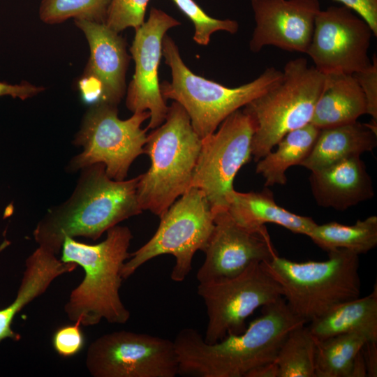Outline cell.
I'll list each match as a JSON object with an SVG mask.
<instances>
[{"label":"cell","instance_id":"cell-19","mask_svg":"<svg viewBox=\"0 0 377 377\" xmlns=\"http://www.w3.org/2000/svg\"><path fill=\"white\" fill-rule=\"evenodd\" d=\"M77 267L76 264L64 263L56 254L38 246L25 260V269L15 299L0 309V342L6 339L19 341L20 334L12 328L16 315L43 295L57 277L73 272Z\"/></svg>","mask_w":377,"mask_h":377},{"label":"cell","instance_id":"cell-20","mask_svg":"<svg viewBox=\"0 0 377 377\" xmlns=\"http://www.w3.org/2000/svg\"><path fill=\"white\" fill-rule=\"evenodd\" d=\"M226 209L237 223L249 229L274 223L293 233L309 236L317 225L311 217L292 213L279 206L267 188L246 193L234 189L227 197Z\"/></svg>","mask_w":377,"mask_h":377},{"label":"cell","instance_id":"cell-6","mask_svg":"<svg viewBox=\"0 0 377 377\" xmlns=\"http://www.w3.org/2000/svg\"><path fill=\"white\" fill-rule=\"evenodd\" d=\"M328 256L324 261L295 262L277 256L263 263L281 286L290 309L306 323L360 297L359 255L337 249Z\"/></svg>","mask_w":377,"mask_h":377},{"label":"cell","instance_id":"cell-33","mask_svg":"<svg viewBox=\"0 0 377 377\" xmlns=\"http://www.w3.org/2000/svg\"><path fill=\"white\" fill-rule=\"evenodd\" d=\"M349 7L362 17L377 36V0H335Z\"/></svg>","mask_w":377,"mask_h":377},{"label":"cell","instance_id":"cell-3","mask_svg":"<svg viewBox=\"0 0 377 377\" xmlns=\"http://www.w3.org/2000/svg\"><path fill=\"white\" fill-rule=\"evenodd\" d=\"M96 244L65 237L60 260L82 267L84 276L70 293L64 311L73 323L93 326L104 319L110 324H125L131 313L123 304L119 290L122 268L129 258L133 238L126 226H115Z\"/></svg>","mask_w":377,"mask_h":377},{"label":"cell","instance_id":"cell-23","mask_svg":"<svg viewBox=\"0 0 377 377\" xmlns=\"http://www.w3.org/2000/svg\"><path fill=\"white\" fill-rule=\"evenodd\" d=\"M310 323L308 327L318 340L357 332L365 334L370 341H377L376 284L366 297L341 303Z\"/></svg>","mask_w":377,"mask_h":377},{"label":"cell","instance_id":"cell-9","mask_svg":"<svg viewBox=\"0 0 377 377\" xmlns=\"http://www.w3.org/2000/svg\"><path fill=\"white\" fill-rule=\"evenodd\" d=\"M149 117V112L144 111L121 119L116 105L102 103L90 106L73 140L83 149L71 158L68 171L101 163L110 178L126 179L133 162L145 154L148 128L141 125Z\"/></svg>","mask_w":377,"mask_h":377},{"label":"cell","instance_id":"cell-5","mask_svg":"<svg viewBox=\"0 0 377 377\" xmlns=\"http://www.w3.org/2000/svg\"><path fill=\"white\" fill-rule=\"evenodd\" d=\"M162 45L172 79L160 84L161 95L165 101L172 100L183 107L201 139L213 133L229 115L275 86L283 77L282 71L269 67L255 80L228 87L192 72L168 35L164 36Z\"/></svg>","mask_w":377,"mask_h":377},{"label":"cell","instance_id":"cell-38","mask_svg":"<svg viewBox=\"0 0 377 377\" xmlns=\"http://www.w3.org/2000/svg\"><path fill=\"white\" fill-rule=\"evenodd\" d=\"M367 376V367L363 355L362 348L357 354L352 367L350 377Z\"/></svg>","mask_w":377,"mask_h":377},{"label":"cell","instance_id":"cell-17","mask_svg":"<svg viewBox=\"0 0 377 377\" xmlns=\"http://www.w3.org/2000/svg\"><path fill=\"white\" fill-rule=\"evenodd\" d=\"M84 33L90 56L84 73L102 86V101L117 106L126 93V74L131 59L124 38L104 22L75 20Z\"/></svg>","mask_w":377,"mask_h":377},{"label":"cell","instance_id":"cell-8","mask_svg":"<svg viewBox=\"0 0 377 377\" xmlns=\"http://www.w3.org/2000/svg\"><path fill=\"white\" fill-rule=\"evenodd\" d=\"M160 219L150 239L130 253L121 271L124 279L152 258L170 254L175 259L171 279L184 281L192 269L195 253L204 251L214 226L209 201L202 190L193 186L177 198Z\"/></svg>","mask_w":377,"mask_h":377},{"label":"cell","instance_id":"cell-1","mask_svg":"<svg viewBox=\"0 0 377 377\" xmlns=\"http://www.w3.org/2000/svg\"><path fill=\"white\" fill-rule=\"evenodd\" d=\"M306 323L283 297L263 306V314L239 334L208 343L195 329L181 330L173 340L178 375L189 377H246L255 368L274 362L289 332Z\"/></svg>","mask_w":377,"mask_h":377},{"label":"cell","instance_id":"cell-30","mask_svg":"<svg viewBox=\"0 0 377 377\" xmlns=\"http://www.w3.org/2000/svg\"><path fill=\"white\" fill-rule=\"evenodd\" d=\"M149 1L111 0L105 23L117 33L129 27L136 29L145 22Z\"/></svg>","mask_w":377,"mask_h":377},{"label":"cell","instance_id":"cell-13","mask_svg":"<svg viewBox=\"0 0 377 377\" xmlns=\"http://www.w3.org/2000/svg\"><path fill=\"white\" fill-rule=\"evenodd\" d=\"M372 35L369 24L353 10L332 6L317 14L306 54L324 75H353L371 64L368 52Z\"/></svg>","mask_w":377,"mask_h":377},{"label":"cell","instance_id":"cell-15","mask_svg":"<svg viewBox=\"0 0 377 377\" xmlns=\"http://www.w3.org/2000/svg\"><path fill=\"white\" fill-rule=\"evenodd\" d=\"M214 213V226L204 250L198 283L235 276L256 263L277 256L266 226L249 229L237 223L226 208Z\"/></svg>","mask_w":377,"mask_h":377},{"label":"cell","instance_id":"cell-12","mask_svg":"<svg viewBox=\"0 0 377 377\" xmlns=\"http://www.w3.org/2000/svg\"><path fill=\"white\" fill-rule=\"evenodd\" d=\"M255 124L243 110L229 115L212 134L202 139L191 187L202 191L213 212L227 207L233 182L251 154Z\"/></svg>","mask_w":377,"mask_h":377},{"label":"cell","instance_id":"cell-21","mask_svg":"<svg viewBox=\"0 0 377 377\" xmlns=\"http://www.w3.org/2000/svg\"><path fill=\"white\" fill-rule=\"evenodd\" d=\"M377 145V121L369 124L357 121L321 129L317 140L301 166L318 170L341 160L360 156Z\"/></svg>","mask_w":377,"mask_h":377},{"label":"cell","instance_id":"cell-36","mask_svg":"<svg viewBox=\"0 0 377 377\" xmlns=\"http://www.w3.org/2000/svg\"><path fill=\"white\" fill-rule=\"evenodd\" d=\"M367 376H377V341H367L362 348Z\"/></svg>","mask_w":377,"mask_h":377},{"label":"cell","instance_id":"cell-16","mask_svg":"<svg viewBox=\"0 0 377 377\" xmlns=\"http://www.w3.org/2000/svg\"><path fill=\"white\" fill-rule=\"evenodd\" d=\"M251 4L256 23L249 41L252 52L272 45L306 53L321 10L319 0H251Z\"/></svg>","mask_w":377,"mask_h":377},{"label":"cell","instance_id":"cell-25","mask_svg":"<svg viewBox=\"0 0 377 377\" xmlns=\"http://www.w3.org/2000/svg\"><path fill=\"white\" fill-rule=\"evenodd\" d=\"M308 237L327 252L346 249L358 255L366 253L377 245V216L357 220L352 226L335 221L317 224Z\"/></svg>","mask_w":377,"mask_h":377},{"label":"cell","instance_id":"cell-18","mask_svg":"<svg viewBox=\"0 0 377 377\" xmlns=\"http://www.w3.org/2000/svg\"><path fill=\"white\" fill-rule=\"evenodd\" d=\"M309 182L319 206L343 211L372 198V181L360 156H353L312 171Z\"/></svg>","mask_w":377,"mask_h":377},{"label":"cell","instance_id":"cell-34","mask_svg":"<svg viewBox=\"0 0 377 377\" xmlns=\"http://www.w3.org/2000/svg\"><path fill=\"white\" fill-rule=\"evenodd\" d=\"M78 89L85 104L91 106L101 103L102 86L94 77L83 73L78 81Z\"/></svg>","mask_w":377,"mask_h":377},{"label":"cell","instance_id":"cell-27","mask_svg":"<svg viewBox=\"0 0 377 377\" xmlns=\"http://www.w3.org/2000/svg\"><path fill=\"white\" fill-rule=\"evenodd\" d=\"M316 339L304 325L292 330L281 344L274 362L279 377H316Z\"/></svg>","mask_w":377,"mask_h":377},{"label":"cell","instance_id":"cell-7","mask_svg":"<svg viewBox=\"0 0 377 377\" xmlns=\"http://www.w3.org/2000/svg\"><path fill=\"white\" fill-rule=\"evenodd\" d=\"M282 72L278 84L242 109L255 124L251 154L256 162L288 133L311 123L325 84L326 75L304 57L288 61Z\"/></svg>","mask_w":377,"mask_h":377},{"label":"cell","instance_id":"cell-2","mask_svg":"<svg viewBox=\"0 0 377 377\" xmlns=\"http://www.w3.org/2000/svg\"><path fill=\"white\" fill-rule=\"evenodd\" d=\"M80 171L69 198L50 208L33 232L38 246L56 255L65 237H84L95 241L110 228L142 212L137 196L140 176L114 180L101 163Z\"/></svg>","mask_w":377,"mask_h":377},{"label":"cell","instance_id":"cell-28","mask_svg":"<svg viewBox=\"0 0 377 377\" xmlns=\"http://www.w3.org/2000/svg\"><path fill=\"white\" fill-rule=\"evenodd\" d=\"M111 0H42L39 16L43 22L54 24L69 18L105 22Z\"/></svg>","mask_w":377,"mask_h":377},{"label":"cell","instance_id":"cell-11","mask_svg":"<svg viewBox=\"0 0 377 377\" xmlns=\"http://www.w3.org/2000/svg\"><path fill=\"white\" fill-rule=\"evenodd\" d=\"M85 365L93 377H175L179 370L173 341L126 330L93 341Z\"/></svg>","mask_w":377,"mask_h":377},{"label":"cell","instance_id":"cell-22","mask_svg":"<svg viewBox=\"0 0 377 377\" xmlns=\"http://www.w3.org/2000/svg\"><path fill=\"white\" fill-rule=\"evenodd\" d=\"M324 89L315 106L311 123L319 129L357 121L367 113L365 96L353 75H326Z\"/></svg>","mask_w":377,"mask_h":377},{"label":"cell","instance_id":"cell-4","mask_svg":"<svg viewBox=\"0 0 377 377\" xmlns=\"http://www.w3.org/2000/svg\"><path fill=\"white\" fill-rule=\"evenodd\" d=\"M202 139L183 107L173 101L165 121L147 135L145 154L151 161L140 175L137 196L142 211L160 218L190 187Z\"/></svg>","mask_w":377,"mask_h":377},{"label":"cell","instance_id":"cell-29","mask_svg":"<svg viewBox=\"0 0 377 377\" xmlns=\"http://www.w3.org/2000/svg\"><path fill=\"white\" fill-rule=\"evenodd\" d=\"M175 6L193 24V40L198 45H207L211 36L219 31L231 34L237 32L239 24L230 19L220 20L209 16L194 0H172Z\"/></svg>","mask_w":377,"mask_h":377},{"label":"cell","instance_id":"cell-31","mask_svg":"<svg viewBox=\"0 0 377 377\" xmlns=\"http://www.w3.org/2000/svg\"><path fill=\"white\" fill-rule=\"evenodd\" d=\"M78 322L57 329L52 338L54 350L61 357L68 358L77 355L85 344L84 334Z\"/></svg>","mask_w":377,"mask_h":377},{"label":"cell","instance_id":"cell-14","mask_svg":"<svg viewBox=\"0 0 377 377\" xmlns=\"http://www.w3.org/2000/svg\"><path fill=\"white\" fill-rule=\"evenodd\" d=\"M181 23L162 10L152 7L147 21L135 30L130 47L135 73L126 91V105L133 113L149 111L148 129L161 125L168 107L163 98L158 66L163 56V39L167 31Z\"/></svg>","mask_w":377,"mask_h":377},{"label":"cell","instance_id":"cell-10","mask_svg":"<svg viewBox=\"0 0 377 377\" xmlns=\"http://www.w3.org/2000/svg\"><path fill=\"white\" fill-rule=\"evenodd\" d=\"M197 292L206 306L208 321L203 338L208 343L242 333L246 320L256 309L283 297L281 286L263 263H253L231 278L198 283Z\"/></svg>","mask_w":377,"mask_h":377},{"label":"cell","instance_id":"cell-26","mask_svg":"<svg viewBox=\"0 0 377 377\" xmlns=\"http://www.w3.org/2000/svg\"><path fill=\"white\" fill-rule=\"evenodd\" d=\"M367 341L357 332L316 339V377H350L354 360Z\"/></svg>","mask_w":377,"mask_h":377},{"label":"cell","instance_id":"cell-24","mask_svg":"<svg viewBox=\"0 0 377 377\" xmlns=\"http://www.w3.org/2000/svg\"><path fill=\"white\" fill-rule=\"evenodd\" d=\"M320 131L309 123L290 131L278 142L275 151L271 150L257 161L256 171L264 177L265 186L286 184L287 170L295 165H300L306 159Z\"/></svg>","mask_w":377,"mask_h":377},{"label":"cell","instance_id":"cell-37","mask_svg":"<svg viewBox=\"0 0 377 377\" xmlns=\"http://www.w3.org/2000/svg\"><path fill=\"white\" fill-rule=\"evenodd\" d=\"M246 377H279V369L275 362L262 364L251 370Z\"/></svg>","mask_w":377,"mask_h":377},{"label":"cell","instance_id":"cell-35","mask_svg":"<svg viewBox=\"0 0 377 377\" xmlns=\"http://www.w3.org/2000/svg\"><path fill=\"white\" fill-rule=\"evenodd\" d=\"M44 90L43 87H38L28 82L12 84L0 82V97L10 96L14 98L26 100L33 97Z\"/></svg>","mask_w":377,"mask_h":377},{"label":"cell","instance_id":"cell-32","mask_svg":"<svg viewBox=\"0 0 377 377\" xmlns=\"http://www.w3.org/2000/svg\"><path fill=\"white\" fill-rule=\"evenodd\" d=\"M365 96L367 113L377 121V58L373 56L371 65L353 75Z\"/></svg>","mask_w":377,"mask_h":377}]
</instances>
